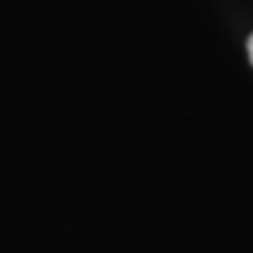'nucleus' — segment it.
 I'll use <instances>...</instances> for the list:
<instances>
[{"label":"nucleus","instance_id":"f257e3e1","mask_svg":"<svg viewBox=\"0 0 253 253\" xmlns=\"http://www.w3.org/2000/svg\"><path fill=\"white\" fill-rule=\"evenodd\" d=\"M249 59H251V63H253V36L249 38Z\"/></svg>","mask_w":253,"mask_h":253}]
</instances>
